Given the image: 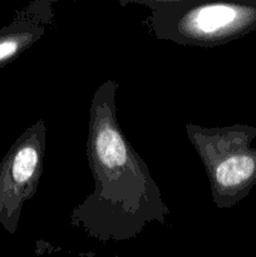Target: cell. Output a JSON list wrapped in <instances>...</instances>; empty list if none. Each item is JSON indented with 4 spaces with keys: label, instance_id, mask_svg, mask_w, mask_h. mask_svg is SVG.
Returning a JSON list of instances; mask_svg holds the SVG:
<instances>
[{
    "label": "cell",
    "instance_id": "1",
    "mask_svg": "<svg viewBox=\"0 0 256 257\" xmlns=\"http://www.w3.org/2000/svg\"><path fill=\"white\" fill-rule=\"evenodd\" d=\"M247 145L218 163L215 171L218 186L230 191L235 198L242 197L256 183V150H247Z\"/></svg>",
    "mask_w": 256,
    "mask_h": 257
},
{
    "label": "cell",
    "instance_id": "2",
    "mask_svg": "<svg viewBox=\"0 0 256 257\" xmlns=\"http://www.w3.org/2000/svg\"><path fill=\"white\" fill-rule=\"evenodd\" d=\"M95 150L99 161L107 167H117L127 161V147L119 133L110 125L99 128L95 137Z\"/></svg>",
    "mask_w": 256,
    "mask_h": 257
},
{
    "label": "cell",
    "instance_id": "3",
    "mask_svg": "<svg viewBox=\"0 0 256 257\" xmlns=\"http://www.w3.org/2000/svg\"><path fill=\"white\" fill-rule=\"evenodd\" d=\"M24 38L19 33H13L5 29L0 32V65L12 59L22 48Z\"/></svg>",
    "mask_w": 256,
    "mask_h": 257
}]
</instances>
